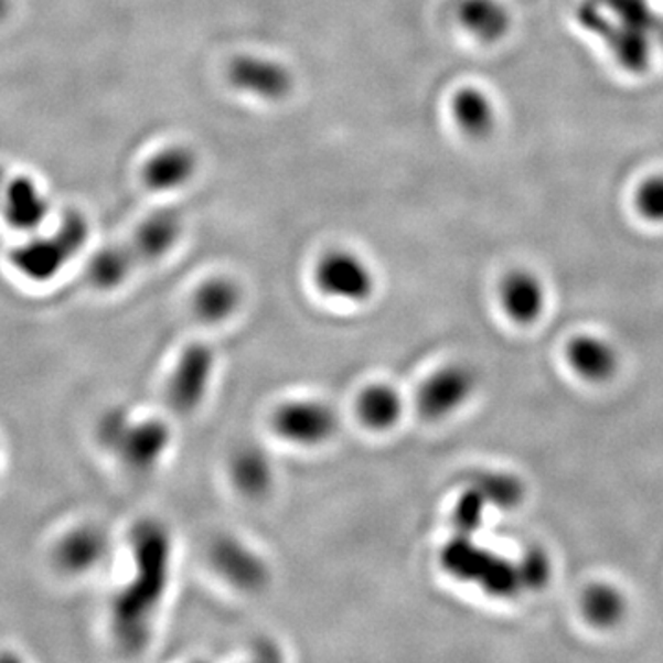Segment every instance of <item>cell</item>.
I'll list each match as a JSON object with an SVG mask.
<instances>
[{
    "mask_svg": "<svg viewBox=\"0 0 663 663\" xmlns=\"http://www.w3.org/2000/svg\"><path fill=\"white\" fill-rule=\"evenodd\" d=\"M131 575L113 597L109 623L118 645L140 651L148 643L172 577V536L156 520H142L129 533Z\"/></svg>",
    "mask_w": 663,
    "mask_h": 663,
    "instance_id": "1",
    "label": "cell"
},
{
    "mask_svg": "<svg viewBox=\"0 0 663 663\" xmlns=\"http://www.w3.org/2000/svg\"><path fill=\"white\" fill-rule=\"evenodd\" d=\"M183 236V217L173 208H161L140 222L133 235L118 244L101 247L90 258L85 279L90 288L113 291L126 285L140 268L159 263L178 246Z\"/></svg>",
    "mask_w": 663,
    "mask_h": 663,
    "instance_id": "2",
    "label": "cell"
},
{
    "mask_svg": "<svg viewBox=\"0 0 663 663\" xmlns=\"http://www.w3.org/2000/svg\"><path fill=\"white\" fill-rule=\"evenodd\" d=\"M96 440L131 474H150L170 452L173 434L162 418L135 417L126 407H113L96 424Z\"/></svg>",
    "mask_w": 663,
    "mask_h": 663,
    "instance_id": "3",
    "label": "cell"
},
{
    "mask_svg": "<svg viewBox=\"0 0 663 663\" xmlns=\"http://www.w3.org/2000/svg\"><path fill=\"white\" fill-rule=\"evenodd\" d=\"M89 240V222L82 212L71 211L49 235H34L13 247L8 260L13 271L35 285L51 282L78 257Z\"/></svg>",
    "mask_w": 663,
    "mask_h": 663,
    "instance_id": "4",
    "label": "cell"
},
{
    "mask_svg": "<svg viewBox=\"0 0 663 663\" xmlns=\"http://www.w3.org/2000/svg\"><path fill=\"white\" fill-rule=\"evenodd\" d=\"M440 568L453 579L480 586L481 590L498 599H511L524 591L518 560L502 557L475 544L469 535L452 536L439 553Z\"/></svg>",
    "mask_w": 663,
    "mask_h": 663,
    "instance_id": "5",
    "label": "cell"
},
{
    "mask_svg": "<svg viewBox=\"0 0 663 663\" xmlns=\"http://www.w3.org/2000/svg\"><path fill=\"white\" fill-rule=\"evenodd\" d=\"M312 280L324 299L354 307L367 304L378 288L373 266L345 247L324 252L313 264Z\"/></svg>",
    "mask_w": 663,
    "mask_h": 663,
    "instance_id": "6",
    "label": "cell"
},
{
    "mask_svg": "<svg viewBox=\"0 0 663 663\" xmlns=\"http://www.w3.org/2000/svg\"><path fill=\"white\" fill-rule=\"evenodd\" d=\"M277 439L297 448H321L340 431V415L321 398H291L280 402L269 417Z\"/></svg>",
    "mask_w": 663,
    "mask_h": 663,
    "instance_id": "7",
    "label": "cell"
},
{
    "mask_svg": "<svg viewBox=\"0 0 663 663\" xmlns=\"http://www.w3.org/2000/svg\"><path fill=\"white\" fill-rule=\"evenodd\" d=\"M217 356L208 343L195 341L184 346L168 376V406L179 417H190L205 404L216 374Z\"/></svg>",
    "mask_w": 663,
    "mask_h": 663,
    "instance_id": "8",
    "label": "cell"
},
{
    "mask_svg": "<svg viewBox=\"0 0 663 663\" xmlns=\"http://www.w3.org/2000/svg\"><path fill=\"white\" fill-rule=\"evenodd\" d=\"M225 79L238 95L264 104H280L296 90V73L277 57L246 52L231 60Z\"/></svg>",
    "mask_w": 663,
    "mask_h": 663,
    "instance_id": "9",
    "label": "cell"
},
{
    "mask_svg": "<svg viewBox=\"0 0 663 663\" xmlns=\"http://www.w3.org/2000/svg\"><path fill=\"white\" fill-rule=\"evenodd\" d=\"M475 374L463 363H448L418 385L415 409L426 423H440L467 406L475 391Z\"/></svg>",
    "mask_w": 663,
    "mask_h": 663,
    "instance_id": "10",
    "label": "cell"
},
{
    "mask_svg": "<svg viewBox=\"0 0 663 663\" xmlns=\"http://www.w3.org/2000/svg\"><path fill=\"white\" fill-rule=\"evenodd\" d=\"M208 560L222 579L244 594L268 588L271 571L260 553L235 536H220L208 547Z\"/></svg>",
    "mask_w": 663,
    "mask_h": 663,
    "instance_id": "11",
    "label": "cell"
},
{
    "mask_svg": "<svg viewBox=\"0 0 663 663\" xmlns=\"http://www.w3.org/2000/svg\"><path fill=\"white\" fill-rule=\"evenodd\" d=\"M51 212V201L40 184L26 173L0 170V216L4 224L21 233L40 229Z\"/></svg>",
    "mask_w": 663,
    "mask_h": 663,
    "instance_id": "12",
    "label": "cell"
},
{
    "mask_svg": "<svg viewBox=\"0 0 663 663\" xmlns=\"http://www.w3.org/2000/svg\"><path fill=\"white\" fill-rule=\"evenodd\" d=\"M200 156L189 145L162 146L140 168V181L153 194H172L186 189L200 172Z\"/></svg>",
    "mask_w": 663,
    "mask_h": 663,
    "instance_id": "13",
    "label": "cell"
},
{
    "mask_svg": "<svg viewBox=\"0 0 663 663\" xmlns=\"http://www.w3.org/2000/svg\"><path fill=\"white\" fill-rule=\"evenodd\" d=\"M107 552L106 531L95 524H82L57 538L52 549V563L62 575L85 577L106 560Z\"/></svg>",
    "mask_w": 663,
    "mask_h": 663,
    "instance_id": "14",
    "label": "cell"
},
{
    "mask_svg": "<svg viewBox=\"0 0 663 663\" xmlns=\"http://www.w3.org/2000/svg\"><path fill=\"white\" fill-rule=\"evenodd\" d=\"M244 288L229 275H212L195 286L192 293V312L201 323L224 324L240 312Z\"/></svg>",
    "mask_w": 663,
    "mask_h": 663,
    "instance_id": "15",
    "label": "cell"
},
{
    "mask_svg": "<svg viewBox=\"0 0 663 663\" xmlns=\"http://www.w3.org/2000/svg\"><path fill=\"white\" fill-rule=\"evenodd\" d=\"M354 413L363 428L373 434H387L393 431L406 415V398L395 385L373 382L357 393Z\"/></svg>",
    "mask_w": 663,
    "mask_h": 663,
    "instance_id": "16",
    "label": "cell"
},
{
    "mask_svg": "<svg viewBox=\"0 0 663 663\" xmlns=\"http://www.w3.org/2000/svg\"><path fill=\"white\" fill-rule=\"evenodd\" d=\"M498 296L505 316L518 324L535 323L546 307L544 286L536 275L524 269L505 275Z\"/></svg>",
    "mask_w": 663,
    "mask_h": 663,
    "instance_id": "17",
    "label": "cell"
},
{
    "mask_svg": "<svg viewBox=\"0 0 663 663\" xmlns=\"http://www.w3.org/2000/svg\"><path fill=\"white\" fill-rule=\"evenodd\" d=\"M459 26L481 43H496L511 30V13L502 0H458Z\"/></svg>",
    "mask_w": 663,
    "mask_h": 663,
    "instance_id": "18",
    "label": "cell"
},
{
    "mask_svg": "<svg viewBox=\"0 0 663 663\" xmlns=\"http://www.w3.org/2000/svg\"><path fill=\"white\" fill-rule=\"evenodd\" d=\"M229 478L242 496L263 500L275 485L274 463L260 448L242 447L231 458Z\"/></svg>",
    "mask_w": 663,
    "mask_h": 663,
    "instance_id": "19",
    "label": "cell"
},
{
    "mask_svg": "<svg viewBox=\"0 0 663 663\" xmlns=\"http://www.w3.org/2000/svg\"><path fill=\"white\" fill-rule=\"evenodd\" d=\"M450 115L459 131L472 140H483L496 128V107L491 96L478 87H461L450 100Z\"/></svg>",
    "mask_w": 663,
    "mask_h": 663,
    "instance_id": "20",
    "label": "cell"
},
{
    "mask_svg": "<svg viewBox=\"0 0 663 663\" xmlns=\"http://www.w3.org/2000/svg\"><path fill=\"white\" fill-rule=\"evenodd\" d=\"M566 356L575 373L590 382H605L618 371V352L596 335L574 338L566 349Z\"/></svg>",
    "mask_w": 663,
    "mask_h": 663,
    "instance_id": "21",
    "label": "cell"
},
{
    "mask_svg": "<svg viewBox=\"0 0 663 663\" xmlns=\"http://www.w3.org/2000/svg\"><path fill=\"white\" fill-rule=\"evenodd\" d=\"M624 610H627V601L616 586L596 582L586 588L582 596V612L591 624L610 629L623 619Z\"/></svg>",
    "mask_w": 663,
    "mask_h": 663,
    "instance_id": "22",
    "label": "cell"
},
{
    "mask_svg": "<svg viewBox=\"0 0 663 663\" xmlns=\"http://www.w3.org/2000/svg\"><path fill=\"white\" fill-rule=\"evenodd\" d=\"M472 485L483 494L489 507L511 511L524 502L525 486L516 475L507 472H485L478 475Z\"/></svg>",
    "mask_w": 663,
    "mask_h": 663,
    "instance_id": "23",
    "label": "cell"
},
{
    "mask_svg": "<svg viewBox=\"0 0 663 663\" xmlns=\"http://www.w3.org/2000/svg\"><path fill=\"white\" fill-rule=\"evenodd\" d=\"M489 509L485 498L474 485L461 492L453 505L452 522L459 535L474 536L483 525L485 511Z\"/></svg>",
    "mask_w": 663,
    "mask_h": 663,
    "instance_id": "24",
    "label": "cell"
},
{
    "mask_svg": "<svg viewBox=\"0 0 663 663\" xmlns=\"http://www.w3.org/2000/svg\"><path fill=\"white\" fill-rule=\"evenodd\" d=\"M518 569L524 590H544L552 579V560L538 547H533L520 558Z\"/></svg>",
    "mask_w": 663,
    "mask_h": 663,
    "instance_id": "25",
    "label": "cell"
},
{
    "mask_svg": "<svg viewBox=\"0 0 663 663\" xmlns=\"http://www.w3.org/2000/svg\"><path fill=\"white\" fill-rule=\"evenodd\" d=\"M635 206L641 216L654 224L663 222V175H654L640 184L635 192Z\"/></svg>",
    "mask_w": 663,
    "mask_h": 663,
    "instance_id": "26",
    "label": "cell"
},
{
    "mask_svg": "<svg viewBox=\"0 0 663 663\" xmlns=\"http://www.w3.org/2000/svg\"><path fill=\"white\" fill-rule=\"evenodd\" d=\"M10 0H0V21H4L8 18V13H10Z\"/></svg>",
    "mask_w": 663,
    "mask_h": 663,
    "instance_id": "27",
    "label": "cell"
},
{
    "mask_svg": "<svg viewBox=\"0 0 663 663\" xmlns=\"http://www.w3.org/2000/svg\"><path fill=\"white\" fill-rule=\"evenodd\" d=\"M656 41H660V45L663 46V18H660V23H657Z\"/></svg>",
    "mask_w": 663,
    "mask_h": 663,
    "instance_id": "28",
    "label": "cell"
}]
</instances>
